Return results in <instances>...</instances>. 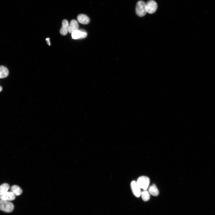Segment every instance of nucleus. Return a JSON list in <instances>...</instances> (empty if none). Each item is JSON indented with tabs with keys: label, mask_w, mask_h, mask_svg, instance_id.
<instances>
[{
	"label": "nucleus",
	"mask_w": 215,
	"mask_h": 215,
	"mask_svg": "<svg viewBox=\"0 0 215 215\" xmlns=\"http://www.w3.org/2000/svg\"><path fill=\"white\" fill-rule=\"evenodd\" d=\"M136 12L139 17H142L145 15L147 13L146 4L144 1L140 0L137 2L136 7Z\"/></svg>",
	"instance_id": "nucleus-1"
},
{
	"label": "nucleus",
	"mask_w": 215,
	"mask_h": 215,
	"mask_svg": "<svg viewBox=\"0 0 215 215\" xmlns=\"http://www.w3.org/2000/svg\"><path fill=\"white\" fill-rule=\"evenodd\" d=\"M14 208L13 204L12 202L0 200V210L6 213H10L13 211Z\"/></svg>",
	"instance_id": "nucleus-2"
},
{
	"label": "nucleus",
	"mask_w": 215,
	"mask_h": 215,
	"mask_svg": "<svg viewBox=\"0 0 215 215\" xmlns=\"http://www.w3.org/2000/svg\"><path fill=\"white\" fill-rule=\"evenodd\" d=\"M136 182L140 188L146 190L148 187L150 180L148 177L142 176L139 177Z\"/></svg>",
	"instance_id": "nucleus-3"
},
{
	"label": "nucleus",
	"mask_w": 215,
	"mask_h": 215,
	"mask_svg": "<svg viewBox=\"0 0 215 215\" xmlns=\"http://www.w3.org/2000/svg\"><path fill=\"white\" fill-rule=\"evenodd\" d=\"M146 4L147 13L150 14H152L156 12L157 9V5L155 1L150 0Z\"/></svg>",
	"instance_id": "nucleus-4"
},
{
	"label": "nucleus",
	"mask_w": 215,
	"mask_h": 215,
	"mask_svg": "<svg viewBox=\"0 0 215 215\" xmlns=\"http://www.w3.org/2000/svg\"><path fill=\"white\" fill-rule=\"evenodd\" d=\"M86 32L82 30H76L71 33V36L74 39H81L85 38L87 36Z\"/></svg>",
	"instance_id": "nucleus-5"
},
{
	"label": "nucleus",
	"mask_w": 215,
	"mask_h": 215,
	"mask_svg": "<svg viewBox=\"0 0 215 215\" xmlns=\"http://www.w3.org/2000/svg\"><path fill=\"white\" fill-rule=\"evenodd\" d=\"M130 187L133 193L137 197L140 196L141 191L140 188L135 181H132L130 183Z\"/></svg>",
	"instance_id": "nucleus-6"
},
{
	"label": "nucleus",
	"mask_w": 215,
	"mask_h": 215,
	"mask_svg": "<svg viewBox=\"0 0 215 215\" xmlns=\"http://www.w3.org/2000/svg\"><path fill=\"white\" fill-rule=\"evenodd\" d=\"M16 195L11 191H7L2 195L0 196L1 200L7 201H10L14 200L16 198Z\"/></svg>",
	"instance_id": "nucleus-7"
},
{
	"label": "nucleus",
	"mask_w": 215,
	"mask_h": 215,
	"mask_svg": "<svg viewBox=\"0 0 215 215\" xmlns=\"http://www.w3.org/2000/svg\"><path fill=\"white\" fill-rule=\"evenodd\" d=\"M69 23L66 19L63 20L62 22V26L59 32L62 35L65 36L67 34L68 32Z\"/></svg>",
	"instance_id": "nucleus-8"
},
{
	"label": "nucleus",
	"mask_w": 215,
	"mask_h": 215,
	"mask_svg": "<svg viewBox=\"0 0 215 215\" xmlns=\"http://www.w3.org/2000/svg\"><path fill=\"white\" fill-rule=\"evenodd\" d=\"M77 19L79 23L82 24H89L90 22V19L89 17L83 14H79L77 16Z\"/></svg>",
	"instance_id": "nucleus-9"
},
{
	"label": "nucleus",
	"mask_w": 215,
	"mask_h": 215,
	"mask_svg": "<svg viewBox=\"0 0 215 215\" xmlns=\"http://www.w3.org/2000/svg\"><path fill=\"white\" fill-rule=\"evenodd\" d=\"M79 25L77 22L74 19H73L70 22L69 25L68 32L71 33L75 30H79Z\"/></svg>",
	"instance_id": "nucleus-10"
},
{
	"label": "nucleus",
	"mask_w": 215,
	"mask_h": 215,
	"mask_svg": "<svg viewBox=\"0 0 215 215\" xmlns=\"http://www.w3.org/2000/svg\"><path fill=\"white\" fill-rule=\"evenodd\" d=\"M148 191L150 194L154 196H157L159 193V190L155 184H153L150 186Z\"/></svg>",
	"instance_id": "nucleus-11"
},
{
	"label": "nucleus",
	"mask_w": 215,
	"mask_h": 215,
	"mask_svg": "<svg viewBox=\"0 0 215 215\" xmlns=\"http://www.w3.org/2000/svg\"><path fill=\"white\" fill-rule=\"evenodd\" d=\"M9 73V70L6 67L0 66V79L6 77L8 75Z\"/></svg>",
	"instance_id": "nucleus-12"
},
{
	"label": "nucleus",
	"mask_w": 215,
	"mask_h": 215,
	"mask_svg": "<svg viewBox=\"0 0 215 215\" xmlns=\"http://www.w3.org/2000/svg\"><path fill=\"white\" fill-rule=\"evenodd\" d=\"M10 191L14 194L16 196H19L22 194V190L18 186L13 185L11 188Z\"/></svg>",
	"instance_id": "nucleus-13"
},
{
	"label": "nucleus",
	"mask_w": 215,
	"mask_h": 215,
	"mask_svg": "<svg viewBox=\"0 0 215 215\" xmlns=\"http://www.w3.org/2000/svg\"><path fill=\"white\" fill-rule=\"evenodd\" d=\"M10 187L9 185L4 183L0 185V196L8 191Z\"/></svg>",
	"instance_id": "nucleus-14"
},
{
	"label": "nucleus",
	"mask_w": 215,
	"mask_h": 215,
	"mask_svg": "<svg viewBox=\"0 0 215 215\" xmlns=\"http://www.w3.org/2000/svg\"><path fill=\"white\" fill-rule=\"evenodd\" d=\"M140 196H141L142 200L144 201H147L149 200L150 197V194L147 190L141 192Z\"/></svg>",
	"instance_id": "nucleus-15"
},
{
	"label": "nucleus",
	"mask_w": 215,
	"mask_h": 215,
	"mask_svg": "<svg viewBox=\"0 0 215 215\" xmlns=\"http://www.w3.org/2000/svg\"><path fill=\"white\" fill-rule=\"evenodd\" d=\"M2 87L0 86V92L2 90Z\"/></svg>",
	"instance_id": "nucleus-16"
}]
</instances>
